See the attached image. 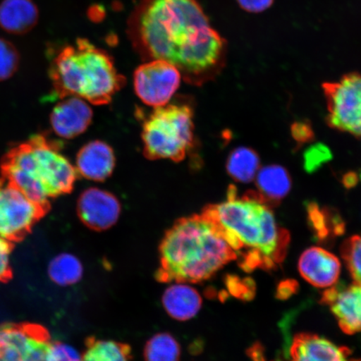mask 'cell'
I'll use <instances>...</instances> for the list:
<instances>
[{
	"mask_svg": "<svg viewBox=\"0 0 361 361\" xmlns=\"http://www.w3.org/2000/svg\"><path fill=\"white\" fill-rule=\"evenodd\" d=\"M332 128L361 137V75L351 73L323 85Z\"/></svg>",
	"mask_w": 361,
	"mask_h": 361,
	"instance_id": "ba28073f",
	"label": "cell"
},
{
	"mask_svg": "<svg viewBox=\"0 0 361 361\" xmlns=\"http://www.w3.org/2000/svg\"><path fill=\"white\" fill-rule=\"evenodd\" d=\"M48 274L52 282L59 286L66 287L79 283L84 274L81 261L74 255H58L49 264Z\"/></svg>",
	"mask_w": 361,
	"mask_h": 361,
	"instance_id": "44dd1931",
	"label": "cell"
},
{
	"mask_svg": "<svg viewBox=\"0 0 361 361\" xmlns=\"http://www.w3.org/2000/svg\"><path fill=\"white\" fill-rule=\"evenodd\" d=\"M49 78L58 98L78 97L96 106L109 104L125 84L108 53L82 38L61 49Z\"/></svg>",
	"mask_w": 361,
	"mask_h": 361,
	"instance_id": "5b68a950",
	"label": "cell"
},
{
	"mask_svg": "<svg viewBox=\"0 0 361 361\" xmlns=\"http://www.w3.org/2000/svg\"><path fill=\"white\" fill-rule=\"evenodd\" d=\"M121 203L112 193L97 188L87 189L78 202L79 218L87 228L105 231L118 222Z\"/></svg>",
	"mask_w": 361,
	"mask_h": 361,
	"instance_id": "8fae6325",
	"label": "cell"
},
{
	"mask_svg": "<svg viewBox=\"0 0 361 361\" xmlns=\"http://www.w3.org/2000/svg\"><path fill=\"white\" fill-rule=\"evenodd\" d=\"M180 71L162 60L147 61L135 71V94L147 106L157 108L168 105L182 81Z\"/></svg>",
	"mask_w": 361,
	"mask_h": 361,
	"instance_id": "30bf717a",
	"label": "cell"
},
{
	"mask_svg": "<svg viewBox=\"0 0 361 361\" xmlns=\"http://www.w3.org/2000/svg\"><path fill=\"white\" fill-rule=\"evenodd\" d=\"M82 361H130V350L115 341L93 340L83 352Z\"/></svg>",
	"mask_w": 361,
	"mask_h": 361,
	"instance_id": "603a6c76",
	"label": "cell"
},
{
	"mask_svg": "<svg viewBox=\"0 0 361 361\" xmlns=\"http://www.w3.org/2000/svg\"><path fill=\"white\" fill-rule=\"evenodd\" d=\"M20 54L11 42L0 38V81L10 79L20 66Z\"/></svg>",
	"mask_w": 361,
	"mask_h": 361,
	"instance_id": "d4e9b609",
	"label": "cell"
},
{
	"mask_svg": "<svg viewBox=\"0 0 361 361\" xmlns=\"http://www.w3.org/2000/svg\"><path fill=\"white\" fill-rule=\"evenodd\" d=\"M161 305L171 319L177 322H189L200 314L202 298L193 283L171 281L162 293Z\"/></svg>",
	"mask_w": 361,
	"mask_h": 361,
	"instance_id": "9a60e30c",
	"label": "cell"
},
{
	"mask_svg": "<svg viewBox=\"0 0 361 361\" xmlns=\"http://www.w3.org/2000/svg\"><path fill=\"white\" fill-rule=\"evenodd\" d=\"M255 178L259 193L270 206L276 204L286 197L292 187L288 171L279 165L264 166L259 170Z\"/></svg>",
	"mask_w": 361,
	"mask_h": 361,
	"instance_id": "d6986e66",
	"label": "cell"
},
{
	"mask_svg": "<svg viewBox=\"0 0 361 361\" xmlns=\"http://www.w3.org/2000/svg\"><path fill=\"white\" fill-rule=\"evenodd\" d=\"M2 177L10 180L31 200H49L73 190L78 171L61 154L60 144L44 135H35L13 147L0 162Z\"/></svg>",
	"mask_w": 361,
	"mask_h": 361,
	"instance_id": "277c9868",
	"label": "cell"
},
{
	"mask_svg": "<svg viewBox=\"0 0 361 361\" xmlns=\"http://www.w3.org/2000/svg\"><path fill=\"white\" fill-rule=\"evenodd\" d=\"M51 209V204L34 202L15 184L0 178V237L22 241Z\"/></svg>",
	"mask_w": 361,
	"mask_h": 361,
	"instance_id": "52a82bcc",
	"label": "cell"
},
{
	"mask_svg": "<svg viewBox=\"0 0 361 361\" xmlns=\"http://www.w3.org/2000/svg\"><path fill=\"white\" fill-rule=\"evenodd\" d=\"M293 130L295 138L299 140L300 142H305L313 135V133L311 132L309 126L304 123L295 124V126H293Z\"/></svg>",
	"mask_w": 361,
	"mask_h": 361,
	"instance_id": "f1b7e54d",
	"label": "cell"
},
{
	"mask_svg": "<svg viewBox=\"0 0 361 361\" xmlns=\"http://www.w3.org/2000/svg\"><path fill=\"white\" fill-rule=\"evenodd\" d=\"M260 158L250 147H238L230 153L227 161L228 173L237 182H252L259 170Z\"/></svg>",
	"mask_w": 361,
	"mask_h": 361,
	"instance_id": "ffe728a7",
	"label": "cell"
},
{
	"mask_svg": "<svg viewBox=\"0 0 361 361\" xmlns=\"http://www.w3.org/2000/svg\"><path fill=\"white\" fill-rule=\"evenodd\" d=\"M90 15L93 16L92 19L94 20H100L102 19L103 16H105V12H104L102 11V8L97 7V11H96V10H94V8L93 12L92 13L90 12Z\"/></svg>",
	"mask_w": 361,
	"mask_h": 361,
	"instance_id": "4dcf8cb0",
	"label": "cell"
},
{
	"mask_svg": "<svg viewBox=\"0 0 361 361\" xmlns=\"http://www.w3.org/2000/svg\"><path fill=\"white\" fill-rule=\"evenodd\" d=\"M202 214L224 234L246 272L274 269L286 258L290 234L278 224L271 206L259 192L238 197L231 186L225 201L207 207Z\"/></svg>",
	"mask_w": 361,
	"mask_h": 361,
	"instance_id": "7a4b0ae2",
	"label": "cell"
},
{
	"mask_svg": "<svg viewBox=\"0 0 361 361\" xmlns=\"http://www.w3.org/2000/svg\"><path fill=\"white\" fill-rule=\"evenodd\" d=\"M51 343L48 331L39 324H1L0 361H45Z\"/></svg>",
	"mask_w": 361,
	"mask_h": 361,
	"instance_id": "9c48e42d",
	"label": "cell"
},
{
	"mask_svg": "<svg viewBox=\"0 0 361 361\" xmlns=\"http://www.w3.org/2000/svg\"><path fill=\"white\" fill-rule=\"evenodd\" d=\"M238 3L243 10L250 13H260L272 6L274 0H238Z\"/></svg>",
	"mask_w": 361,
	"mask_h": 361,
	"instance_id": "83f0119b",
	"label": "cell"
},
{
	"mask_svg": "<svg viewBox=\"0 0 361 361\" xmlns=\"http://www.w3.org/2000/svg\"><path fill=\"white\" fill-rule=\"evenodd\" d=\"M248 355L252 361H267L265 359L263 349L259 344H256L248 350Z\"/></svg>",
	"mask_w": 361,
	"mask_h": 361,
	"instance_id": "f546056e",
	"label": "cell"
},
{
	"mask_svg": "<svg viewBox=\"0 0 361 361\" xmlns=\"http://www.w3.org/2000/svg\"><path fill=\"white\" fill-rule=\"evenodd\" d=\"M341 255L355 283H361V235L352 236L343 243Z\"/></svg>",
	"mask_w": 361,
	"mask_h": 361,
	"instance_id": "cb8c5ba5",
	"label": "cell"
},
{
	"mask_svg": "<svg viewBox=\"0 0 361 361\" xmlns=\"http://www.w3.org/2000/svg\"><path fill=\"white\" fill-rule=\"evenodd\" d=\"M182 348L178 341L168 332L157 333L147 342L145 361H180Z\"/></svg>",
	"mask_w": 361,
	"mask_h": 361,
	"instance_id": "7402d4cb",
	"label": "cell"
},
{
	"mask_svg": "<svg viewBox=\"0 0 361 361\" xmlns=\"http://www.w3.org/2000/svg\"><path fill=\"white\" fill-rule=\"evenodd\" d=\"M298 267L307 282L322 288L335 286L341 271V262L337 257L319 247L306 250L300 256Z\"/></svg>",
	"mask_w": 361,
	"mask_h": 361,
	"instance_id": "5bb4252c",
	"label": "cell"
},
{
	"mask_svg": "<svg viewBox=\"0 0 361 361\" xmlns=\"http://www.w3.org/2000/svg\"><path fill=\"white\" fill-rule=\"evenodd\" d=\"M61 100L51 112V124L59 137L73 139L88 129L93 111L88 102L80 97H68Z\"/></svg>",
	"mask_w": 361,
	"mask_h": 361,
	"instance_id": "4fadbf2b",
	"label": "cell"
},
{
	"mask_svg": "<svg viewBox=\"0 0 361 361\" xmlns=\"http://www.w3.org/2000/svg\"><path fill=\"white\" fill-rule=\"evenodd\" d=\"M142 138L148 159L183 161L194 142L192 108L185 104L155 108L144 121Z\"/></svg>",
	"mask_w": 361,
	"mask_h": 361,
	"instance_id": "8992f818",
	"label": "cell"
},
{
	"mask_svg": "<svg viewBox=\"0 0 361 361\" xmlns=\"http://www.w3.org/2000/svg\"><path fill=\"white\" fill-rule=\"evenodd\" d=\"M13 247V243L0 237V283H6L12 279L10 257Z\"/></svg>",
	"mask_w": 361,
	"mask_h": 361,
	"instance_id": "4316f807",
	"label": "cell"
},
{
	"mask_svg": "<svg viewBox=\"0 0 361 361\" xmlns=\"http://www.w3.org/2000/svg\"><path fill=\"white\" fill-rule=\"evenodd\" d=\"M290 361H350L349 350L313 334H298L291 343Z\"/></svg>",
	"mask_w": 361,
	"mask_h": 361,
	"instance_id": "e0dca14e",
	"label": "cell"
},
{
	"mask_svg": "<svg viewBox=\"0 0 361 361\" xmlns=\"http://www.w3.org/2000/svg\"><path fill=\"white\" fill-rule=\"evenodd\" d=\"M161 278L166 281L202 282L237 259L235 251L209 216L176 222L160 246Z\"/></svg>",
	"mask_w": 361,
	"mask_h": 361,
	"instance_id": "3957f363",
	"label": "cell"
},
{
	"mask_svg": "<svg viewBox=\"0 0 361 361\" xmlns=\"http://www.w3.org/2000/svg\"><path fill=\"white\" fill-rule=\"evenodd\" d=\"M45 361H82V353L67 343L54 341L49 345Z\"/></svg>",
	"mask_w": 361,
	"mask_h": 361,
	"instance_id": "484cf974",
	"label": "cell"
},
{
	"mask_svg": "<svg viewBox=\"0 0 361 361\" xmlns=\"http://www.w3.org/2000/svg\"><path fill=\"white\" fill-rule=\"evenodd\" d=\"M128 35L144 60L171 63L189 84L214 80L225 66L227 42L197 0H141L128 20Z\"/></svg>",
	"mask_w": 361,
	"mask_h": 361,
	"instance_id": "6da1fadb",
	"label": "cell"
},
{
	"mask_svg": "<svg viewBox=\"0 0 361 361\" xmlns=\"http://www.w3.org/2000/svg\"><path fill=\"white\" fill-rule=\"evenodd\" d=\"M115 166L114 151L102 141L85 144L76 157L75 169L78 173L94 182H103L110 178Z\"/></svg>",
	"mask_w": 361,
	"mask_h": 361,
	"instance_id": "2e32d148",
	"label": "cell"
},
{
	"mask_svg": "<svg viewBox=\"0 0 361 361\" xmlns=\"http://www.w3.org/2000/svg\"><path fill=\"white\" fill-rule=\"evenodd\" d=\"M39 21V10L32 0H4L0 4V27L12 35H25Z\"/></svg>",
	"mask_w": 361,
	"mask_h": 361,
	"instance_id": "ac0fdd59",
	"label": "cell"
},
{
	"mask_svg": "<svg viewBox=\"0 0 361 361\" xmlns=\"http://www.w3.org/2000/svg\"><path fill=\"white\" fill-rule=\"evenodd\" d=\"M322 302L331 308L343 332L354 335L361 331V283L329 288Z\"/></svg>",
	"mask_w": 361,
	"mask_h": 361,
	"instance_id": "7c38bea8",
	"label": "cell"
}]
</instances>
